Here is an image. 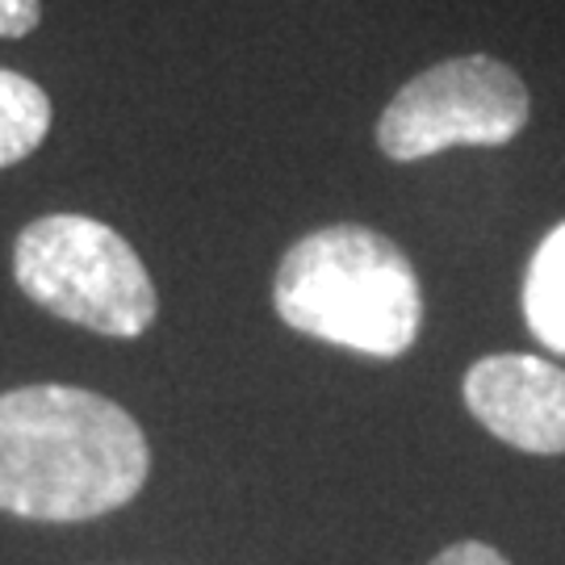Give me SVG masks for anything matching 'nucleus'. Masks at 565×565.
<instances>
[{
  "mask_svg": "<svg viewBox=\"0 0 565 565\" xmlns=\"http://www.w3.org/2000/svg\"><path fill=\"white\" fill-rule=\"evenodd\" d=\"M151 478L139 419L84 385L0 394V511L34 524H84L126 507Z\"/></svg>",
  "mask_w": 565,
  "mask_h": 565,
  "instance_id": "nucleus-1",
  "label": "nucleus"
},
{
  "mask_svg": "<svg viewBox=\"0 0 565 565\" xmlns=\"http://www.w3.org/2000/svg\"><path fill=\"white\" fill-rule=\"evenodd\" d=\"M289 331L373 361L406 356L424 331V285L398 243L361 223H331L294 243L273 277Z\"/></svg>",
  "mask_w": 565,
  "mask_h": 565,
  "instance_id": "nucleus-2",
  "label": "nucleus"
},
{
  "mask_svg": "<svg viewBox=\"0 0 565 565\" xmlns=\"http://www.w3.org/2000/svg\"><path fill=\"white\" fill-rule=\"evenodd\" d=\"M42 21V0H0V39H25Z\"/></svg>",
  "mask_w": 565,
  "mask_h": 565,
  "instance_id": "nucleus-8",
  "label": "nucleus"
},
{
  "mask_svg": "<svg viewBox=\"0 0 565 565\" xmlns=\"http://www.w3.org/2000/svg\"><path fill=\"white\" fill-rule=\"evenodd\" d=\"M524 323L536 340L565 356V223L536 243L520 289Z\"/></svg>",
  "mask_w": 565,
  "mask_h": 565,
  "instance_id": "nucleus-6",
  "label": "nucleus"
},
{
  "mask_svg": "<svg viewBox=\"0 0 565 565\" xmlns=\"http://www.w3.org/2000/svg\"><path fill=\"white\" fill-rule=\"evenodd\" d=\"M13 281L30 302L105 340H139L160 294L135 243L88 214H42L13 239Z\"/></svg>",
  "mask_w": 565,
  "mask_h": 565,
  "instance_id": "nucleus-3",
  "label": "nucleus"
},
{
  "mask_svg": "<svg viewBox=\"0 0 565 565\" xmlns=\"http://www.w3.org/2000/svg\"><path fill=\"white\" fill-rule=\"evenodd\" d=\"M427 565H511L494 545L486 541H457V545L440 548Z\"/></svg>",
  "mask_w": 565,
  "mask_h": 565,
  "instance_id": "nucleus-9",
  "label": "nucleus"
},
{
  "mask_svg": "<svg viewBox=\"0 0 565 565\" xmlns=\"http://www.w3.org/2000/svg\"><path fill=\"white\" fill-rule=\"evenodd\" d=\"M532 93L511 63L452 55L424 67L385 102L377 147L385 160H431L448 147H507L524 135Z\"/></svg>",
  "mask_w": 565,
  "mask_h": 565,
  "instance_id": "nucleus-4",
  "label": "nucleus"
},
{
  "mask_svg": "<svg viewBox=\"0 0 565 565\" xmlns=\"http://www.w3.org/2000/svg\"><path fill=\"white\" fill-rule=\"evenodd\" d=\"M51 121L55 109L46 88L21 72L0 67V172L30 160L51 135Z\"/></svg>",
  "mask_w": 565,
  "mask_h": 565,
  "instance_id": "nucleus-7",
  "label": "nucleus"
},
{
  "mask_svg": "<svg viewBox=\"0 0 565 565\" xmlns=\"http://www.w3.org/2000/svg\"><path fill=\"white\" fill-rule=\"evenodd\" d=\"M465 411L503 445L532 457L565 452V369L527 356L494 352L465 369Z\"/></svg>",
  "mask_w": 565,
  "mask_h": 565,
  "instance_id": "nucleus-5",
  "label": "nucleus"
}]
</instances>
